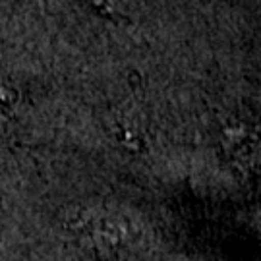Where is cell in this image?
<instances>
[{"mask_svg": "<svg viewBox=\"0 0 261 261\" xmlns=\"http://www.w3.org/2000/svg\"><path fill=\"white\" fill-rule=\"evenodd\" d=\"M89 4H93V6H97V8H105L107 4H109V0H87Z\"/></svg>", "mask_w": 261, "mask_h": 261, "instance_id": "6da1fadb", "label": "cell"}]
</instances>
